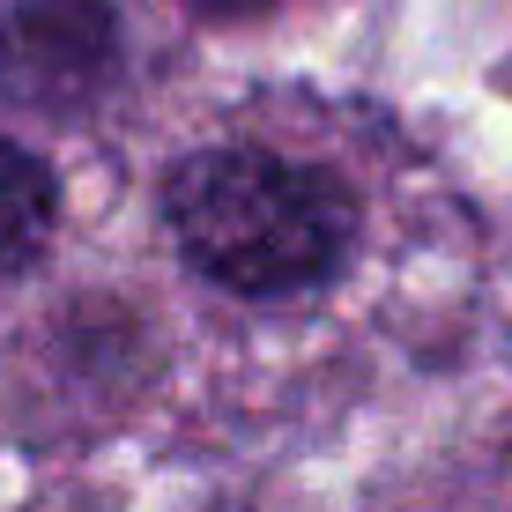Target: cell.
<instances>
[{"instance_id": "1", "label": "cell", "mask_w": 512, "mask_h": 512, "mask_svg": "<svg viewBox=\"0 0 512 512\" xmlns=\"http://www.w3.org/2000/svg\"><path fill=\"white\" fill-rule=\"evenodd\" d=\"M164 216L179 253L238 297H290L342 268L357 208L312 164L275 149H201L171 171Z\"/></svg>"}, {"instance_id": "2", "label": "cell", "mask_w": 512, "mask_h": 512, "mask_svg": "<svg viewBox=\"0 0 512 512\" xmlns=\"http://www.w3.org/2000/svg\"><path fill=\"white\" fill-rule=\"evenodd\" d=\"M119 75V0H0V97L82 112Z\"/></svg>"}, {"instance_id": "3", "label": "cell", "mask_w": 512, "mask_h": 512, "mask_svg": "<svg viewBox=\"0 0 512 512\" xmlns=\"http://www.w3.org/2000/svg\"><path fill=\"white\" fill-rule=\"evenodd\" d=\"M52 238V171L0 134V268L30 260Z\"/></svg>"}, {"instance_id": "4", "label": "cell", "mask_w": 512, "mask_h": 512, "mask_svg": "<svg viewBox=\"0 0 512 512\" xmlns=\"http://www.w3.org/2000/svg\"><path fill=\"white\" fill-rule=\"evenodd\" d=\"M193 8H201L208 23H253V15H268V8H282V0H193Z\"/></svg>"}]
</instances>
